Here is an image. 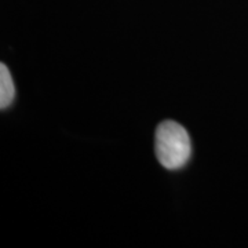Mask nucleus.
<instances>
[{
	"label": "nucleus",
	"mask_w": 248,
	"mask_h": 248,
	"mask_svg": "<svg viewBox=\"0 0 248 248\" xmlns=\"http://www.w3.org/2000/svg\"><path fill=\"white\" fill-rule=\"evenodd\" d=\"M16 97V87L11 78L9 68L1 63L0 65V108L4 109L14 101Z\"/></svg>",
	"instance_id": "f03ea898"
},
{
	"label": "nucleus",
	"mask_w": 248,
	"mask_h": 248,
	"mask_svg": "<svg viewBox=\"0 0 248 248\" xmlns=\"http://www.w3.org/2000/svg\"><path fill=\"white\" fill-rule=\"evenodd\" d=\"M155 151L159 163L167 170L184 167L192 155V142L185 128L174 120L159 124L155 138Z\"/></svg>",
	"instance_id": "f257e3e1"
}]
</instances>
